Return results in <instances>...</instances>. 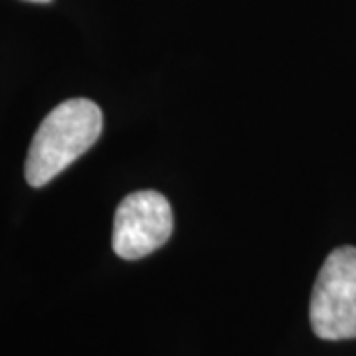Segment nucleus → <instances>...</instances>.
Here are the masks:
<instances>
[{
    "label": "nucleus",
    "mask_w": 356,
    "mask_h": 356,
    "mask_svg": "<svg viewBox=\"0 0 356 356\" xmlns=\"http://www.w3.org/2000/svg\"><path fill=\"white\" fill-rule=\"evenodd\" d=\"M103 129V115L91 99H67L40 123L26 156L24 175L40 188L58 177L95 145Z\"/></svg>",
    "instance_id": "1"
},
{
    "label": "nucleus",
    "mask_w": 356,
    "mask_h": 356,
    "mask_svg": "<svg viewBox=\"0 0 356 356\" xmlns=\"http://www.w3.org/2000/svg\"><path fill=\"white\" fill-rule=\"evenodd\" d=\"M309 318L323 341L356 339V248H337L318 271Z\"/></svg>",
    "instance_id": "2"
},
{
    "label": "nucleus",
    "mask_w": 356,
    "mask_h": 356,
    "mask_svg": "<svg viewBox=\"0 0 356 356\" xmlns=\"http://www.w3.org/2000/svg\"><path fill=\"white\" fill-rule=\"evenodd\" d=\"M172 228V208L161 192H133L115 212L113 252L121 259H140L163 248Z\"/></svg>",
    "instance_id": "3"
},
{
    "label": "nucleus",
    "mask_w": 356,
    "mask_h": 356,
    "mask_svg": "<svg viewBox=\"0 0 356 356\" xmlns=\"http://www.w3.org/2000/svg\"><path fill=\"white\" fill-rule=\"evenodd\" d=\"M28 2H40V4H46V2H51V0H28Z\"/></svg>",
    "instance_id": "4"
}]
</instances>
